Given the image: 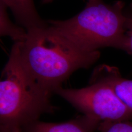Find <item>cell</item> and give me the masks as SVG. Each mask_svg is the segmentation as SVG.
Instances as JSON below:
<instances>
[{
  "mask_svg": "<svg viewBox=\"0 0 132 132\" xmlns=\"http://www.w3.org/2000/svg\"><path fill=\"white\" fill-rule=\"evenodd\" d=\"M99 132H132V120L103 121L98 127Z\"/></svg>",
  "mask_w": 132,
  "mask_h": 132,
  "instance_id": "9",
  "label": "cell"
},
{
  "mask_svg": "<svg viewBox=\"0 0 132 132\" xmlns=\"http://www.w3.org/2000/svg\"><path fill=\"white\" fill-rule=\"evenodd\" d=\"M11 9L18 24L27 32L48 25L39 15L33 0H0Z\"/></svg>",
  "mask_w": 132,
  "mask_h": 132,
  "instance_id": "6",
  "label": "cell"
},
{
  "mask_svg": "<svg viewBox=\"0 0 132 132\" xmlns=\"http://www.w3.org/2000/svg\"><path fill=\"white\" fill-rule=\"evenodd\" d=\"M99 123L100 122L82 115L60 123L39 120L26 127L22 132H95Z\"/></svg>",
  "mask_w": 132,
  "mask_h": 132,
  "instance_id": "5",
  "label": "cell"
},
{
  "mask_svg": "<svg viewBox=\"0 0 132 132\" xmlns=\"http://www.w3.org/2000/svg\"><path fill=\"white\" fill-rule=\"evenodd\" d=\"M51 97L27 73L20 59L16 42L1 72L0 132H22L44 114L54 113Z\"/></svg>",
  "mask_w": 132,
  "mask_h": 132,
  "instance_id": "2",
  "label": "cell"
},
{
  "mask_svg": "<svg viewBox=\"0 0 132 132\" xmlns=\"http://www.w3.org/2000/svg\"><path fill=\"white\" fill-rule=\"evenodd\" d=\"M53 0H42V4H48V3H50ZM87 1H92V0H87Z\"/></svg>",
  "mask_w": 132,
  "mask_h": 132,
  "instance_id": "11",
  "label": "cell"
},
{
  "mask_svg": "<svg viewBox=\"0 0 132 132\" xmlns=\"http://www.w3.org/2000/svg\"><path fill=\"white\" fill-rule=\"evenodd\" d=\"M127 36L128 38L127 53L132 55V17L128 16L127 21Z\"/></svg>",
  "mask_w": 132,
  "mask_h": 132,
  "instance_id": "10",
  "label": "cell"
},
{
  "mask_svg": "<svg viewBox=\"0 0 132 132\" xmlns=\"http://www.w3.org/2000/svg\"><path fill=\"white\" fill-rule=\"evenodd\" d=\"M16 43L24 69L52 96L74 72L89 69L100 56L99 51L82 50L49 24L28 31L25 40Z\"/></svg>",
  "mask_w": 132,
  "mask_h": 132,
  "instance_id": "1",
  "label": "cell"
},
{
  "mask_svg": "<svg viewBox=\"0 0 132 132\" xmlns=\"http://www.w3.org/2000/svg\"><path fill=\"white\" fill-rule=\"evenodd\" d=\"M7 7L0 3V34L7 36L15 42H23L27 37V31L24 28L12 23L7 14Z\"/></svg>",
  "mask_w": 132,
  "mask_h": 132,
  "instance_id": "8",
  "label": "cell"
},
{
  "mask_svg": "<svg viewBox=\"0 0 132 132\" xmlns=\"http://www.w3.org/2000/svg\"><path fill=\"white\" fill-rule=\"evenodd\" d=\"M123 7L122 1L113 4L103 0L87 1L85 9L71 19L47 21L86 52L111 47L127 53L128 16L123 14Z\"/></svg>",
  "mask_w": 132,
  "mask_h": 132,
  "instance_id": "3",
  "label": "cell"
},
{
  "mask_svg": "<svg viewBox=\"0 0 132 132\" xmlns=\"http://www.w3.org/2000/svg\"><path fill=\"white\" fill-rule=\"evenodd\" d=\"M98 67L111 84L118 97L132 111V80L123 78L116 67L102 64Z\"/></svg>",
  "mask_w": 132,
  "mask_h": 132,
  "instance_id": "7",
  "label": "cell"
},
{
  "mask_svg": "<svg viewBox=\"0 0 132 132\" xmlns=\"http://www.w3.org/2000/svg\"><path fill=\"white\" fill-rule=\"evenodd\" d=\"M56 94L82 115L100 122L132 120V111L118 97L98 66L92 72L88 86L79 89L62 87Z\"/></svg>",
  "mask_w": 132,
  "mask_h": 132,
  "instance_id": "4",
  "label": "cell"
}]
</instances>
